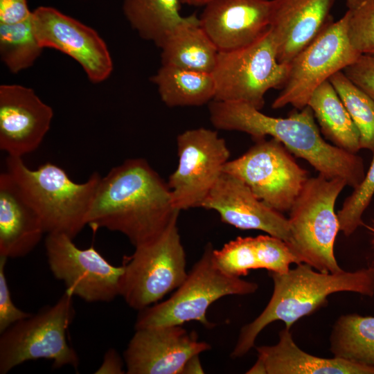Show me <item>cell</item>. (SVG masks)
Segmentation results:
<instances>
[{"instance_id": "ab89813d", "label": "cell", "mask_w": 374, "mask_h": 374, "mask_svg": "<svg viewBox=\"0 0 374 374\" xmlns=\"http://www.w3.org/2000/svg\"><path fill=\"white\" fill-rule=\"evenodd\" d=\"M371 230L374 233V226L371 228ZM373 243H374V240H373Z\"/></svg>"}, {"instance_id": "603a6c76", "label": "cell", "mask_w": 374, "mask_h": 374, "mask_svg": "<svg viewBox=\"0 0 374 374\" xmlns=\"http://www.w3.org/2000/svg\"><path fill=\"white\" fill-rule=\"evenodd\" d=\"M308 106L323 134L335 146L355 154L361 149L359 132L329 80L314 91Z\"/></svg>"}, {"instance_id": "3957f363", "label": "cell", "mask_w": 374, "mask_h": 374, "mask_svg": "<svg viewBox=\"0 0 374 374\" xmlns=\"http://www.w3.org/2000/svg\"><path fill=\"white\" fill-rule=\"evenodd\" d=\"M274 282L272 296L263 311L240 332L231 357L246 355L256 337L269 323L281 321L290 327L301 317L309 315L327 301V297L339 292L374 295V261L355 271L343 269L335 273L315 271L305 263L283 274L269 272Z\"/></svg>"}, {"instance_id": "f35d334b", "label": "cell", "mask_w": 374, "mask_h": 374, "mask_svg": "<svg viewBox=\"0 0 374 374\" xmlns=\"http://www.w3.org/2000/svg\"><path fill=\"white\" fill-rule=\"evenodd\" d=\"M211 1V0H181V2L190 6H204Z\"/></svg>"}, {"instance_id": "d590c367", "label": "cell", "mask_w": 374, "mask_h": 374, "mask_svg": "<svg viewBox=\"0 0 374 374\" xmlns=\"http://www.w3.org/2000/svg\"><path fill=\"white\" fill-rule=\"evenodd\" d=\"M124 360L114 349H109L104 355L103 362L95 373L122 374Z\"/></svg>"}, {"instance_id": "8d00e7d4", "label": "cell", "mask_w": 374, "mask_h": 374, "mask_svg": "<svg viewBox=\"0 0 374 374\" xmlns=\"http://www.w3.org/2000/svg\"><path fill=\"white\" fill-rule=\"evenodd\" d=\"M199 355H196L190 357L186 362L182 374H190V373H204V369L199 360Z\"/></svg>"}, {"instance_id": "8992f818", "label": "cell", "mask_w": 374, "mask_h": 374, "mask_svg": "<svg viewBox=\"0 0 374 374\" xmlns=\"http://www.w3.org/2000/svg\"><path fill=\"white\" fill-rule=\"evenodd\" d=\"M347 185L341 178L321 175L308 178L290 210L292 242L289 245L300 263L323 273L342 270L334 254L339 231L335 205Z\"/></svg>"}, {"instance_id": "ffe728a7", "label": "cell", "mask_w": 374, "mask_h": 374, "mask_svg": "<svg viewBox=\"0 0 374 374\" xmlns=\"http://www.w3.org/2000/svg\"><path fill=\"white\" fill-rule=\"evenodd\" d=\"M45 231L35 210L7 171L0 175V256L24 257L39 244Z\"/></svg>"}, {"instance_id": "5b68a950", "label": "cell", "mask_w": 374, "mask_h": 374, "mask_svg": "<svg viewBox=\"0 0 374 374\" xmlns=\"http://www.w3.org/2000/svg\"><path fill=\"white\" fill-rule=\"evenodd\" d=\"M211 243L205 246L181 285L168 299L142 310L135 322V330L161 326L181 325L197 321L206 328L214 324L206 317L208 308L215 301L229 295L254 293L258 285L223 271L215 263Z\"/></svg>"}, {"instance_id": "f1b7e54d", "label": "cell", "mask_w": 374, "mask_h": 374, "mask_svg": "<svg viewBox=\"0 0 374 374\" xmlns=\"http://www.w3.org/2000/svg\"><path fill=\"white\" fill-rule=\"evenodd\" d=\"M347 35L360 55H374V0H346Z\"/></svg>"}, {"instance_id": "4316f807", "label": "cell", "mask_w": 374, "mask_h": 374, "mask_svg": "<svg viewBox=\"0 0 374 374\" xmlns=\"http://www.w3.org/2000/svg\"><path fill=\"white\" fill-rule=\"evenodd\" d=\"M42 50L34 32L32 15L19 23L0 24L1 59L12 73L31 66Z\"/></svg>"}, {"instance_id": "e575fe53", "label": "cell", "mask_w": 374, "mask_h": 374, "mask_svg": "<svg viewBox=\"0 0 374 374\" xmlns=\"http://www.w3.org/2000/svg\"><path fill=\"white\" fill-rule=\"evenodd\" d=\"M27 0H0V24H13L32 15Z\"/></svg>"}, {"instance_id": "1f68e13d", "label": "cell", "mask_w": 374, "mask_h": 374, "mask_svg": "<svg viewBox=\"0 0 374 374\" xmlns=\"http://www.w3.org/2000/svg\"><path fill=\"white\" fill-rule=\"evenodd\" d=\"M254 238L260 269L283 274L290 270L292 263H300L290 247L283 240L270 235Z\"/></svg>"}, {"instance_id": "484cf974", "label": "cell", "mask_w": 374, "mask_h": 374, "mask_svg": "<svg viewBox=\"0 0 374 374\" xmlns=\"http://www.w3.org/2000/svg\"><path fill=\"white\" fill-rule=\"evenodd\" d=\"M334 357L374 366V317L356 314L340 317L330 335Z\"/></svg>"}, {"instance_id": "9c48e42d", "label": "cell", "mask_w": 374, "mask_h": 374, "mask_svg": "<svg viewBox=\"0 0 374 374\" xmlns=\"http://www.w3.org/2000/svg\"><path fill=\"white\" fill-rule=\"evenodd\" d=\"M290 66L278 61L269 28L249 45L219 51L212 72L215 85L214 100L243 102L260 110L267 91L283 87Z\"/></svg>"}, {"instance_id": "52a82bcc", "label": "cell", "mask_w": 374, "mask_h": 374, "mask_svg": "<svg viewBox=\"0 0 374 374\" xmlns=\"http://www.w3.org/2000/svg\"><path fill=\"white\" fill-rule=\"evenodd\" d=\"M73 294L65 290L53 305L17 321L0 333V373L24 362L50 359L53 367L77 370L79 357L69 346L67 330L75 317Z\"/></svg>"}, {"instance_id": "74e56055", "label": "cell", "mask_w": 374, "mask_h": 374, "mask_svg": "<svg viewBox=\"0 0 374 374\" xmlns=\"http://www.w3.org/2000/svg\"><path fill=\"white\" fill-rule=\"evenodd\" d=\"M246 373L248 374H267L265 367L262 362L258 358L256 363L249 369Z\"/></svg>"}, {"instance_id": "2e32d148", "label": "cell", "mask_w": 374, "mask_h": 374, "mask_svg": "<svg viewBox=\"0 0 374 374\" xmlns=\"http://www.w3.org/2000/svg\"><path fill=\"white\" fill-rule=\"evenodd\" d=\"M53 109L31 89L0 86V149L22 157L35 151L49 130Z\"/></svg>"}, {"instance_id": "9a60e30c", "label": "cell", "mask_w": 374, "mask_h": 374, "mask_svg": "<svg viewBox=\"0 0 374 374\" xmlns=\"http://www.w3.org/2000/svg\"><path fill=\"white\" fill-rule=\"evenodd\" d=\"M135 330L123 353L127 374H182L190 357L211 349L181 325Z\"/></svg>"}, {"instance_id": "4dcf8cb0", "label": "cell", "mask_w": 374, "mask_h": 374, "mask_svg": "<svg viewBox=\"0 0 374 374\" xmlns=\"http://www.w3.org/2000/svg\"><path fill=\"white\" fill-rule=\"evenodd\" d=\"M337 213L339 231L348 236L362 224V216L374 195V155L362 181L354 188Z\"/></svg>"}, {"instance_id": "ac0fdd59", "label": "cell", "mask_w": 374, "mask_h": 374, "mask_svg": "<svg viewBox=\"0 0 374 374\" xmlns=\"http://www.w3.org/2000/svg\"><path fill=\"white\" fill-rule=\"evenodd\" d=\"M271 0H211L199 19L219 51L251 44L269 28Z\"/></svg>"}, {"instance_id": "44dd1931", "label": "cell", "mask_w": 374, "mask_h": 374, "mask_svg": "<svg viewBox=\"0 0 374 374\" xmlns=\"http://www.w3.org/2000/svg\"><path fill=\"white\" fill-rule=\"evenodd\" d=\"M267 374H374V366L334 357L308 354L295 344L289 329L279 332L278 342L256 347Z\"/></svg>"}, {"instance_id": "7c38bea8", "label": "cell", "mask_w": 374, "mask_h": 374, "mask_svg": "<svg viewBox=\"0 0 374 374\" xmlns=\"http://www.w3.org/2000/svg\"><path fill=\"white\" fill-rule=\"evenodd\" d=\"M178 166L168 185L179 211L201 207L229 161L230 152L217 132L199 127L184 131L177 139Z\"/></svg>"}, {"instance_id": "6da1fadb", "label": "cell", "mask_w": 374, "mask_h": 374, "mask_svg": "<svg viewBox=\"0 0 374 374\" xmlns=\"http://www.w3.org/2000/svg\"><path fill=\"white\" fill-rule=\"evenodd\" d=\"M179 212L168 183L148 162L128 159L101 177L87 222L93 231L122 233L136 247L157 238Z\"/></svg>"}, {"instance_id": "836d02e7", "label": "cell", "mask_w": 374, "mask_h": 374, "mask_svg": "<svg viewBox=\"0 0 374 374\" xmlns=\"http://www.w3.org/2000/svg\"><path fill=\"white\" fill-rule=\"evenodd\" d=\"M342 71L374 101V55H361Z\"/></svg>"}, {"instance_id": "7402d4cb", "label": "cell", "mask_w": 374, "mask_h": 374, "mask_svg": "<svg viewBox=\"0 0 374 374\" xmlns=\"http://www.w3.org/2000/svg\"><path fill=\"white\" fill-rule=\"evenodd\" d=\"M159 48L162 65L208 73L214 70L219 53L195 15L187 16Z\"/></svg>"}, {"instance_id": "e0dca14e", "label": "cell", "mask_w": 374, "mask_h": 374, "mask_svg": "<svg viewBox=\"0 0 374 374\" xmlns=\"http://www.w3.org/2000/svg\"><path fill=\"white\" fill-rule=\"evenodd\" d=\"M202 208L215 211L221 220L240 229L260 230L290 244L288 219L259 199L240 179L222 172Z\"/></svg>"}, {"instance_id": "8fae6325", "label": "cell", "mask_w": 374, "mask_h": 374, "mask_svg": "<svg viewBox=\"0 0 374 374\" xmlns=\"http://www.w3.org/2000/svg\"><path fill=\"white\" fill-rule=\"evenodd\" d=\"M240 157L228 161L223 172L242 181L261 201L281 213L290 211L309 178L278 140L260 139Z\"/></svg>"}, {"instance_id": "7a4b0ae2", "label": "cell", "mask_w": 374, "mask_h": 374, "mask_svg": "<svg viewBox=\"0 0 374 374\" xmlns=\"http://www.w3.org/2000/svg\"><path fill=\"white\" fill-rule=\"evenodd\" d=\"M208 104L210 121L217 129L245 132L255 140L271 136L319 175L343 179L354 188L365 177L360 157L323 140L308 105L287 118H275L243 102L213 100Z\"/></svg>"}, {"instance_id": "f546056e", "label": "cell", "mask_w": 374, "mask_h": 374, "mask_svg": "<svg viewBox=\"0 0 374 374\" xmlns=\"http://www.w3.org/2000/svg\"><path fill=\"white\" fill-rule=\"evenodd\" d=\"M216 265L225 273L240 277L259 269L254 237H238L220 249H213Z\"/></svg>"}, {"instance_id": "ba28073f", "label": "cell", "mask_w": 374, "mask_h": 374, "mask_svg": "<svg viewBox=\"0 0 374 374\" xmlns=\"http://www.w3.org/2000/svg\"><path fill=\"white\" fill-rule=\"evenodd\" d=\"M120 296L140 311L177 289L187 276L186 256L177 220L153 240L123 257Z\"/></svg>"}, {"instance_id": "d6986e66", "label": "cell", "mask_w": 374, "mask_h": 374, "mask_svg": "<svg viewBox=\"0 0 374 374\" xmlns=\"http://www.w3.org/2000/svg\"><path fill=\"white\" fill-rule=\"evenodd\" d=\"M334 0H271L269 30L278 61L290 64L330 20Z\"/></svg>"}, {"instance_id": "d4e9b609", "label": "cell", "mask_w": 374, "mask_h": 374, "mask_svg": "<svg viewBox=\"0 0 374 374\" xmlns=\"http://www.w3.org/2000/svg\"><path fill=\"white\" fill-rule=\"evenodd\" d=\"M181 0H123V14L139 36L159 48L169 33L187 18L180 14Z\"/></svg>"}, {"instance_id": "277c9868", "label": "cell", "mask_w": 374, "mask_h": 374, "mask_svg": "<svg viewBox=\"0 0 374 374\" xmlns=\"http://www.w3.org/2000/svg\"><path fill=\"white\" fill-rule=\"evenodd\" d=\"M6 165V171L39 215L45 233H63L74 239L87 225L88 214L102 177L98 172H93L80 184L49 162L33 170L22 157L8 156Z\"/></svg>"}, {"instance_id": "5bb4252c", "label": "cell", "mask_w": 374, "mask_h": 374, "mask_svg": "<svg viewBox=\"0 0 374 374\" xmlns=\"http://www.w3.org/2000/svg\"><path fill=\"white\" fill-rule=\"evenodd\" d=\"M32 18L35 34L43 48H55L70 56L93 83L109 78L113 70L112 57L94 29L49 6L37 8Z\"/></svg>"}, {"instance_id": "d6a6232c", "label": "cell", "mask_w": 374, "mask_h": 374, "mask_svg": "<svg viewBox=\"0 0 374 374\" xmlns=\"http://www.w3.org/2000/svg\"><path fill=\"white\" fill-rule=\"evenodd\" d=\"M7 259L0 256V333L17 321L32 314L17 308L12 301L5 275Z\"/></svg>"}, {"instance_id": "30bf717a", "label": "cell", "mask_w": 374, "mask_h": 374, "mask_svg": "<svg viewBox=\"0 0 374 374\" xmlns=\"http://www.w3.org/2000/svg\"><path fill=\"white\" fill-rule=\"evenodd\" d=\"M346 30L345 13L337 21L330 19L317 37L294 57L281 91L272 103L273 109L287 105L303 109L319 85L361 55L352 47Z\"/></svg>"}, {"instance_id": "83f0119b", "label": "cell", "mask_w": 374, "mask_h": 374, "mask_svg": "<svg viewBox=\"0 0 374 374\" xmlns=\"http://www.w3.org/2000/svg\"><path fill=\"white\" fill-rule=\"evenodd\" d=\"M329 81L334 87L359 134L360 148L374 152V101L345 74L339 71Z\"/></svg>"}, {"instance_id": "cb8c5ba5", "label": "cell", "mask_w": 374, "mask_h": 374, "mask_svg": "<svg viewBox=\"0 0 374 374\" xmlns=\"http://www.w3.org/2000/svg\"><path fill=\"white\" fill-rule=\"evenodd\" d=\"M151 81L168 107L200 106L215 98L212 73L161 64Z\"/></svg>"}, {"instance_id": "4fadbf2b", "label": "cell", "mask_w": 374, "mask_h": 374, "mask_svg": "<svg viewBox=\"0 0 374 374\" xmlns=\"http://www.w3.org/2000/svg\"><path fill=\"white\" fill-rule=\"evenodd\" d=\"M73 240L63 233L47 234L46 253L55 278L87 302H110L120 296L123 266L109 263L93 245L78 248Z\"/></svg>"}]
</instances>
